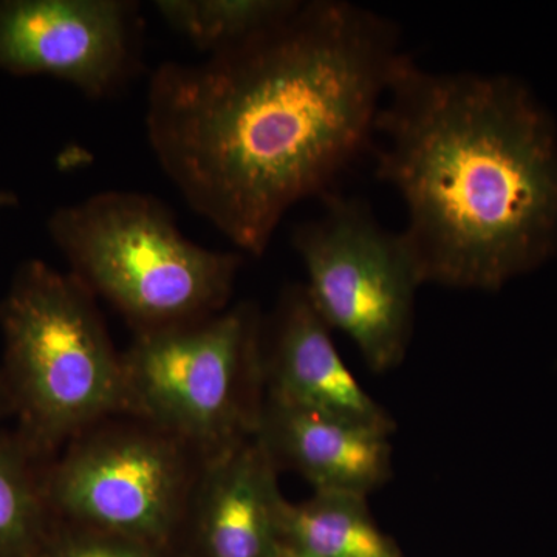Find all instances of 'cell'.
<instances>
[{
    "label": "cell",
    "instance_id": "6da1fadb",
    "mask_svg": "<svg viewBox=\"0 0 557 557\" xmlns=\"http://www.w3.org/2000/svg\"><path fill=\"white\" fill-rule=\"evenodd\" d=\"M408 58L394 21L344 0H300L248 42L159 65L150 149L194 212L260 258L289 209L332 193L372 145Z\"/></svg>",
    "mask_w": 557,
    "mask_h": 557
},
{
    "label": "cell",
    "instance_id": "7a4b0ae2",
    "mask_svg": "<svg viewBox=\"0 0 557 557\" xmlns=\"http://www.w3.org/2000/svg\"><path fill=\"white\" fill-rule=\"evenodd\" d=\"M375 138L423 284L496 292L557 251V131L520 81L408 58Z\"/></svg>",
    "mask_w": 557,
    "mask_h": 557
},
{
    "label": "cell",
    "instance_id": "3957f363",
    "mask_svg": "<svg viewBox=\"0 0 557 557\" xmlns=\"http://www.w3.org/2000/svg\"><path fill=\"white\" fill-rule=\"evenodd\" d=\"M49 233L91 295L135 333L189 324L226 309L244 258L200 247L148 194L106 190L58 208Z\"/></svg>",
    "mask_w": 557,
    "mask_h": 557
},
{
    "label": "cell",
    "instance_id": "277c9868",
    "mask_svg": "<svg viewBox=\"0 0 557 557\" xmlns=\"http://www.w3.org/2000/svg\"><path fill=\"white\" fill-rule=\"evenodd\" d=\"M0 329L7 394L32 453L123 416V359L95 296L73 274L24 263L0 302Z\"/></svg>",
    "mask_w": 557,
    "mask_h": 557
},
{
    "label": "cell",
    "instance_id": "5b68a950",
    "mask_svg": "<svg viewBox=\"0 0 557 557\" xmlns=\"http://www.w3.org/2000/svg\"><path fill=\"white\" fill-rule=\"evenodd\" d=\"M121 359L124 416L180 440L201 461L258 437L267 386L255 304L135 333Z\"/></svg>",
    "mask_w": 557,
    "mask_h": 557
},
{
    "label": "cell",
    "instance_id": "8992f818",
    "mask_svg": "<svg viewBox=\"0 0 557 557\" xmlns=\"http://www.w3.org/2000/svg\"><path fill=\"white\" fill-rule=\"evenodd\" d=\"M324 212L293 233L307 295L330 330L354 343L370 370L386 373L408 355L423 284L401 231L386 230L369 205L330 193Z\"/></svg>",
    "mask_w": 557,
    "mask_h": 557
},
{
    "label": "cell",
    "instance_id": "52a82bcc",
    "mask_svg": "<svg viewBox=\"0 0 557 557\" xmlns=\"http://www.w3.org/2000/svg\"><path fill=\"white\" fill-rule=\"evenodd\" d=\"M98 426L73 440L44 480L47 507L81 530L161 544L188 515L200 457L143 421Z\"/></svg>",
    "mask_w": 557,
    "mask_h": 557
},
{
    "label": "cell",
    "instance_id": "ba28073f",
    "mask_svg": "<svg viewBox=\"0 0 557 557\" xmlns=\"http://www.w3.org/2000/svg\"><path fill=\"white\" fill-rule=\"evenodd\" d=\"M137 13L126 0H0V70L108 98L137 67Z\"/></svg>",
    "mask_w": 557,
    "mask_h": 557
},
{
    "label": "cell",
    "instance_id": "9c48e42d",
    "mask_svg": "<svg viewBox=\"0 0 557 557\" xmlns=\"http://www.w3.org/2000/svg\"><path fill=\"white\" fill-rule=\"evenodd\" d=\"M267 398L392 434L395 424L341 358L304 284L282 293L263 319Z\"/></svg>",
    "mask_w": 557,
    "mask_h": 557
},
{
    "label": "cell",
    "instance_id": "30bf717a",
    "mask_svg": "<svg viewBox=\"0 0 557 557\" xmlns=\"http://www.w3.org/2000/svg\"><path fill=\"white\" fill-rule=\"evenodd\" d=\"M388 432L265 397L258 438L314 491L369 497L392 475Z\"/></svg>",
    "mask_w": 557,
    "mask_h": 557
},
{
    "label": "cell",
    "instance_id": "8fae6325",
    "mask_svg": "<svg viewBox=\"0 0 557 557\" xmlns=\"http://www.w3.org/2000/svg\"><path fill=\"white\" fill-rule=\"evenodd\" d=\"M277 467L258 437L201 461L188 511L207 557H274Z\"/></svg>",
    "mask_w": 557,
    "mask_h": 557
},
{
    "label": "cell",
    "instance_id": "7c38bea8",
    "mask_svg": "<svg viewBox=\"0 0 557 557\" xmlns=\"http://www.w3.org/2000/svg\"><path fill=\"white\" fill-rule=\"evenodd\" d=\"M278 541L314 557H399L373 522L368 497L314 491L304 502L282 497Z\"/></svg>",
    "mask_w": 557,
    "mask_h": 557
},
{
    "label": "cell",
    "instance_id": "4fadbf2b",
    "mask_svg": "<svg viewBox=\"0 0 557 557\" xmlns=\"http://www.w3.org/2000/svg\"><path fill=\"white\" fill-rule=\"evenodd\" d=\"M300 0H157L172 30L208 54L248 42L289 16Z\"/></svg>",
    "mask_w": 557,
    "mask_h": 557
},
{
    "label": "cell",
    "instance_id": "5bb4252c",
    "mask_svg": "<svg viewBox=\"0 0 557 557\" xmlns=\"http://www.w3.org/2000/svg\"><path fill=\"white\" fill-rule=\"evenodd\" d=\"M30 453L24 440L0 438V557H25L42 537L49 507Z\"/></svg>",
    "mask_w": 557,
    "mask_h": 557
},
{
    "label": "cell",
    "instance_id": "9a60e30c",
    "mask_svg": "<svg viewBox=\"0 0 557 557\" xmlns=\"http://www.w3.org/2000/svg\"><path fill=\"white\" fill-rule=\"evenodd\" d=\"M44 557H157L148 545L129 539L109 536L81 530L78 534L62 537L47 549Z\"/></svg>",
    "mask_w": 557,
    "mask_h": 557
},
{
    "label": "cell",
    "instance_id": "2e32d148",
    "mask_svg": "<svg viewBox=\"0 0 557 557\" xmlns=\"http://www.w3.org/2000/svg\"><path fill=\"white\" fill-rule=\"evenodd\" d=\"M17 197L10 190H0V209L16 207Z\"/></svg>",
    "mask_w": 557,
    "mask_h": 557
},
{
    "label": "cell",
    "instance_id": "e0dca14e",
    "mask_svg": "<svg viewBox=\"0 0 557 557\" xmlns=\"http://www.w3.org/2000/svg\"><path fill=\"white\" fill-rule=\"evenodd\" d=\"M274 557H314L310 555H306V553H300L298 549H293L289 547H285V545H278L276 555Z\"/></svg>",
    "mask_w": 557,
    "mask_h": 557
},
{
    "label": "cell",
    "instance_id": "ac0fdd59",
    "mask_svg": "<svg viewBox=\"0 0 557 557\" xmlns=\"http://www.w3.org/2000/svg\"><path fill=\"white\" fill-rule=\"evenodd\" d=\"M3 395H5V392H3L2 384H0V412H2Z\"/></svg>",
    "mask_w": 557,
    "mask_h": 557
}]
</instances>
